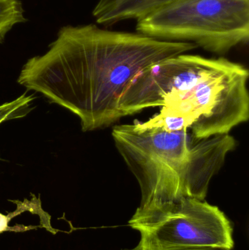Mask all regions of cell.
Returning <instances> with one entry per match:
<instances>
[{"mask_svg":"<svg viewBox=\"0 0 249 250\" xmlns=\"http://www.w3.org/2000/svg\"><path fill=\"white\" fill-rule=\"evenodd\" d=\"M26 21L20 0H0V43L15 25Z\"/></svg>","mask_w":249,"mask_h":250,"instance_id":"cell-7","label":"cell"},{"mask_svg":"<svg viewBox=\"0 0 249 250\" xmlns=\"http://www.w3.org/2000/svg\"><path fill=\"white\" fill-rule=\"evenodd\" d=\"M181 0H99L93 10L96 23L112 26L126 20L143 19Z\"/></svg>","mask_w":249,"mask_h":250,"instance_id":"cell-6","label":"cell"},{"mask_svg":"<svg viewBox=\"0 0 249 250\" xmlns=\"http://www.w3.org/2000/svg\"><path fill=\"white\" fill-rule=\"evenodd\" d=\"M136 32L225 55L249 38V0H181L137 21Z\"/></svg>","mask_w":249,"mask_h":250,"instance_id":"cell-4","label":"cell"},{"mask_svg":"<svg viewBox=\"0 0 249 250\" xmlns=\"http://www.w3.org/2000/svg\"><path fill=\"white\" fill-rule=\"evenodd\" d=\"M34 100L33 95L27 96L26 93H24L11 102L0 105V125L9 120L25 117L29 112V105Z\"/></svg>","mask_w":249,"mask_h":250,"instance_id":"cell-8","label":"cell"},{"mask_svg":"<svg viewBox=\"0 0 249 250\" xmlns=\"http://www.w3.org/2000/svg\"><path fill=\"white\" fill-rule=\"evenodd\" d=\"M248 69L225 57L181 54L136 75L121 95L123 117L161 107L197 138L230 134L249 119Z\"/></svg>","mask_w":249,"mask_h":250,"instance_id":"cell-2","label":"cell"},{"mask_svg":"<svg viewBox=\"0 0 249 250\" xmlns=\"http://www.w3.org/2000/svg\"><path fill=\"white\" fill-rule=\"evenodd\" d=\"M121 250H143L140 245H137V246L133 248H127V249H122ZM164 250H234L228 249H220V248H176V249H170Z\"/></svg>","mask_w":249,"mask_h":250,"instance_id":"cell-10","label":"cell"},{"mask_svg":"<svg viewBox=\"0 0 249 250\" xmlns=\"http://www.w3.org/2000/svg\"><path fill=\"white\" fill-rule=\"evenodd\" d=\"M112 138L141 194L139 208L205 200L213 176L236 147L230 134L197 138L140 122L116 125Z\"/></svg>","mask_w":249,"mask_h":250,"instance_id":"cell-3","label":"cell"},{"mask_svg":"<svg viewBox=\"0 0 249 250\" xmlns=\"http://www.w3.org/2000/svg\"><path fill=\"white\" fill-rule=\"evenodd\" d=\"M197 48L95 24L61 28L48 52L24 64L18 82L79 117L83 132L115 124L119 101L146 67Z\"/></svg>","mask_w":249,"mask_h":250,"instance_id":"cell-1","label":"cell"},{"mask_svg":"<svg viewBox=\"0 0 249 250\" xmlns=\"http://www.w3.org/2000/svg\"><path fill=\"white\" fill-rule=\"evenodd\" d=\"M129 226L140 234L145 250L187 248L234 249L233 227L226 214L205 200L183 198L177 202L139 208Z\"/></svg>","mask_w":249,"mask_h":250,"instance_id":"cell-5","label":"cell"},{"mask_svg":"<svg viewBox=\"0 0 249 250\" xmlns=\"http://www.w3.org/2000/svg\"><path fill=\"white\" fill-rule=\"evenodd\" d=\"M13 202L17 204V209L14 212L11 213L8 215L0 214V233L11 230L10 229V227H9L8 224L13 217L19 215L23 211H27V210L32 211L33 209V202L32 201H28L26 199L23 202L19 201H13Z\"/></svg>","mask_w":249,"mask_h":250,"instance_id":"cell-9","label":"cell"}]
</instances>
